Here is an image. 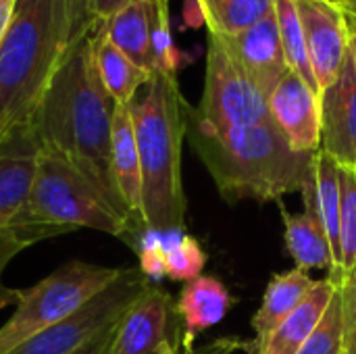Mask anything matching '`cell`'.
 <instances>
[{"instance_id":"cell-1","label":"cell","mask_w":356,"mask_h":354,"mask_svg":"<svg viewBox=\"0 0 356 354\" xmlns=\"http://www.w3.org/2000/svg\"><path fill=\"white\" fill-rule=\"evenodd\" d=\"M94 23L79 35L56 69L35 108L31 125L42 148L69 161L129 221L111 171L115 102L102 86L94 63Z\"/></svg>"},{"instance_id":"cell-2","label":"cell","mask_w":356,"mask_h":354,"mask_svg":"<svg viewBox=\"0 0 356 354\" xmlns=\"http://www.w3.org/2000/svg\"><path fill=\"white\" fill-rule=\"evenodd\" d=\"M90 0H17L0 40V144L31 125L56 69L94 23Z\"/></svg>"},{"instance_id":"cell-3","label":"cell","mask_w":356,"mask_h":354,"mask_svg":"<svg viewBox=\"0 0 356 354\" xmlns=\"http://www.w3.org/2000/svg\"><path fill=\"white\" fill-rule=\"evenodd\" d=\"M188 138L227 202H280L313 182V154L294 152L273 121L211 125L188 111Z\"/></svg>"},{"instance_id":"cell-4","label":"cell","mask_w":356,"mask_h":354,"mask_svg":"<svg viewBox=\"0 0 356 354\" xmlns=\"http://www.w3.org/2000/svg\"><path fill=\"white\" fill-rule=\"evenodd\" d=\"M142 167L144 223L152 232H186L181 144L190 104L177 75L154 71L129 104Z\"/></svg>"},{"instance_id":"cell-5","label":"cell","mask_w":356,"mask_h":354,"mask_svg":"<svg viewBox=\"0 0 356 354\" xmlns=\"http://www.w3.org/2000/svg\"><path fill=\"white\" fill-rule=\"evenodd\" d=\"M75 230H96L138 248L127 217L69 161L40 148L29 198L4 234L27 248Z\"/></svg>"},{"instance_id":"cell-6","label":"cell","mask_w":356,"mask_h":354,"mask_svg":"<svg viewBox=\"0 0 356 354\" xmlns=\"http://www.w3.org/2000/svg\"><path fill=\"white\" fill-rule=\"evenodd\" d=\"M121 273L123 269L115 267L67 261L38 284L19 288L17 309L0 328V354L13 353L29 338L71 317L117 282Z\"/></svg>"},{"instance_id":"cell-7","label":"cell","mask_w":356,"mask_h":354,"mask_svg":"<svg viewBox=\"0 0 356 354\" xmlns=\"http://www.w3.org/2000/svg\"><path fill=\"white\" fill-rule=\"evenodd\" d=\"M148 284L150 282L140 269H123L117 282L71 317L40 332L8 354H73L86 348L96 338L119 325L125 311Z\"/></svg>"},{"instance_id":"cell-8","label":"cell","mask_w":356,"mask_h":354,"mask_svg":"<svg viewBox=\"0 0 356 354\" xmlns=\"http://www.w3.org/2000/svg\"><path fill=\"white\" fill-rule=\"evenodd\" d=\"M192 115L211 125H257L271 121L267 96L252 83L217 35H209L204 92Z\"/></svg>"},{"instance_id":"cell-9","label":"cell","mask_w":356,"mask_h":354,"mask_svg":"<svg viewBox=\"0 0 356 354\" xmlns=\"http://www.w3.org/2000/svg\"><path fill=\"white\" fill-rule=\"evenodd\" d=\"M309 58L319 90L323 92L350 54V25L346 10L332 0H294Z\"/></svg>"},{"instance_id":"cell-10","label":"cell","mask_w":356,"mask_h":354,"mask_svg":"<svg viewBox=\"0 0 356 354\" xmlns=\"http://www.w3.org/2000/svg\"><path fill=\"white\" fill-rule=\"evenodd\" d=\"M269 117L294 152L313 154L321 146L319 94L294 71H288L267 96Z\"/></svg>"},{"instance_id":"cell-11","label":"cell","mask_w":356,"mask_h":354,"mask_svg":"<svg viewBox=\"0 0 356 354\" xmlns=\"http://www.w3.org/2000/svg\"><path fill=\"white\" fill-rule=\"evenodd\" d=\"M321 146L340 167H356V65L348 54L338 77L321 92Z\"/></svg>"},{"instance_id":"cell-12","label":"cell","mask_w":356,"mask_h":354,"mask_svg":"<svg viewBox=\"0 0 356 354\" xmlns=\"http://www.w3.org/2000/svg\"><path fill=\"white\" fill-rule=\"evenodd\" d=\"M175 315V303L169 292L156 284H148L121 317L111 354H159L169 338Z\"/></svg>"},{"instance_id":"cell-13","label":"cell","mask_w":356,"mask_h":354,"mask_svg":"<svg viewBox=\"0 0 356 354\" xmlns=\"http://www.w3.org/2000/svg\"><path fill=\"white\" fill-rule=\"evenodd\" d=\"M217 38L265 96H269L282 77L290 71L275 10L236 35Z\"/></svg>"},{"instance_id":"cell-14","label":"cell","mask_w":356,"mask_h":354,"mask_svg":"<svg viewBox=\"0 0 356 354\" xmlns=\"http://www.w3.org/2000/svg\"><path fill=\"white\" fill-rule=\"evenodd\" d=\"M40 140L33 125L17 129L0 144V232L4 234L23 211L40 156Z\"/></svg>"},{"instance_id":"cell-15","label":"cell","mask_w":356,"mask_h":354,"mask_svg":"<svg viewBox=\"0 0 356 354\" xmlns=\"http://www.w3.org/2000/svg\"><path fill=\"white\" fill-rule=\"evenodd\" d=\"M111 171L119 198L136 230L138 244L148 232L142 209V167L129 104H115L111 134Z\"/></svg>"},{"instance_id":"cell-16","label":"cell","mask_w":356,"mask_h":354,"mask_svg":"<svg viewBox=\"0 0 356 354\" xmlns=\"http://www.w3.org/2000/svg\"><path fill=\"white\" fill-rule=\"evenodd\" d=\"M171 0H131L113 17L100 19L108 40L125 52L140 69L154 73V33L159 21L169 13Z\"/></svg>"},{"instance_id":"cell-17","label":"cell","mask_w":356,"mask_h":354,"mask_svg":"<svg viewBox=\"0 0 356 354\" xmlns=\"http://www.w3.org/2000/svg\"><path fill=\"white\" fill-rule=\"evenodd\" d=\"M234 303L236 300L229 294L227 286L213 275H200L194 282H188L175 303V315L181 323L184 353L192 354L194 340L204 330L221 323Z\"/></svg>"},{"instance_id":"cell-18","label":"cell","mask_w":356,"mask_h":354,"mask_svg":"<svg viewBox=\"0 0 356 354\" xmlns=\"http://www.w3.org/2000/svg\"><path fill=\"white\" fill-rule=\"evenodd\" d=\"M305 202L313 204L330 248L334 267L327 277L336 286L342 282V248H340V165L323 150H317L313 156V182L302 190Z\"/></svg>"},{"instance_id":"cell-19","label":"cell","mask_w":356,"mask_h":354,"mask_svg":"<svg viewBox=\"0 0 356 354\" xmlns=\"http://www.w3.org/2000/svg\"><path fill=\"white\" fill-rule=\"evenodd\" d=\"M315 282L309 277V273L298 267L286 273L271 275L267 290L263 294V303L252 317L254 340L250 342V346H261L300 307V303L307 298Z\"/></svg>"},{"instance_id":"cell-20","label":"cell","mask_w":356,"mask_h":354,"mask_svg":"<svg viewBox=\"0 0 356 354\" xmlns=\"http://www.w3.org/2000/svg\"><path fill=\"white\" fill-rule=\"evenodd\" d=\"M338 286L332 277L315 282L313 290L300 303V307L257 348L252 354H298L302 344L309 340L321 317L325 315L330 303L334 300Z\"/></svg>"},{"instance_id":"cell-21","label":"cell","mask_w":356,"mask_h":354,"mask_svg":"<svg viewBox=\"0 0 356 354\" xmlns=\"http://www.w3.org/2000/svg\"><path fill=\"white\" fill-rule=\"evenodd\" d=\"M277 204L284 217V242L296 267L302 271H311V269L332 271L334 267L332 248L313 204L305 202L302 213H290L282 204V200Z\"/></svg>"},{"instance_id":"cell-22","label":"cell","mask_w":356,"mask_h":354,"mask_svg":"<svg viewBox=\"0 0 356 354\" xmlns=\"http://www.w3.org/2000/svg\"><path fill=\"white\" fill-rule=\"evenodd\" d=\"M92 48H94V63L102 86L106 88L108 96L115 104H131L140 88L150 79V73L140 69L125 52H121L104 33L100 19L94 23L92 31Z\"/></svg>"},{"instance_id":"cell-23","label":"cell","mask_w":356,"mask_h":354,"mask_svg":"<svg viewBox=\"0 0 356 354\" xmlns=\"http://www.w3.org/2000/svg\"><path fill=\"white\" fill-rule=\"evenodd\" d=\"M211 35H236L275 10V0H194Z\"/></svg>"},{"instance_id":"cell-24","label":"cell","mask_w":356,"mask_h":354,"mask_svg":"<svg viewBox=\"0 0 356 354\" xmlns=\"http://www.w3.org/2000/svg\"><path fill=\"white\" fill-rule=\"evenodd\" d=\"M275 15H277L282 46H284V54H286V63H288L290 71H294L298 77H302L321 96V90L317 86L313 65L309 58L307 40H305L302 25L298 19L296 2L294 0H275Z\"/></svg>"},{"instance_id":"cell-25","label":"cell","mask_w":356,"mask_h":354,"mask_svg":"<svg viewBox=\"0 0 356 354\" xmlns=\"http://www.w3.org/2000/svg\"><path fill=\"white\" fill-rule=\"evenodd\" d=\"M167 250V277L173 282H194L202 275L207 265V255L196 238L186 232H165L163 234Z\"/></svg>"},{"instance_id":"cell-26","label":"cell","mask_w":356,"mask_h":354,"mask_svg":"<svg viewBox=\"0 0 356 354\" xmlns=\"http://www.w3.org/2000/svg\"><path fill=\"white\" fill-rule=\"evenodd\" d=\"M340 248L344 277L356 261V173L350 167H340Z\"/></svg>"},{"instance_id":"cell-27","label":"cell","mask_w":356,"mask_h":354,"mask_svg":"<svg viewBox=\"0 0 356 354\" xmlns=\"http://www.w3.org/2000/svg\"><path fill=\"white\" fill-rule=\"evenodd\" d=\"M298 354H344V315L338 292Z\"/></svg>"},{"instance_id":"cell-28","label":"cell","mask_w":356,"mask_h":354,"mask_svg":"<svg viewBox=\"0 0 356 354\" xmlns=\"http://www.w3.org/2000/svg\"><path fill=\"white\" fill-rule=\"evenodd\" d=\"M138 257H140V271L150 284H156L163 277H167V250L161 232L148 230L142 236L138 244Z\"/></svg>"},{"instance_id":"cell-29","label":"cell","mask_w":356,"mask_h":354,"mask_svg":"<svg viewBox=\"0 0 356 354\" xmlns=\"http://www.w3.org/2000/svg\"><path fill=\"white\" fill-rule=\"evenodd\" d=\"M344 315V354H356V261L338 286Z\"/></svg>"},{"instance_id":"cell-30","label":"cell","mask_w":356,"mask_h":354,"mask_svg":"<svg viewBox=\"0 0 356 354\" xmlns=\"http://www.w3.org/2000/svg\"><path fill=\"white\" fill-rule=\"evenodd\" d=\"M25 246L19 244L17 240H13L8 234H2L0 232V311L10 307V305H17L19 303V288H8L2 284V273L6 269V265L23 250Z\"/></svg>"},{"instance_id":"cell-31","label":"cell","mask_w":356,"mask_h":354,"mask_svg":"<svg viewBox=\"0 0 356 354\" xmlns=\"http://www.w3.org/2000/svg\"><path fill=\"white\" fill-rule=\"evenodd\" d=\"M131 0H90V10L96 19H108L113 17L119 8H123Z\"/></svg>"},{"instance_id":"cell-32","label":"cell","mask_w":356,"mask_h":354,"mask_svg":"<svg viewBox=\"0 0 356 354\" xmlns=\"http://www.w3.org/2000/svg\"><path fill=\"white\" fill-rule=\"evenodd\" d=\"M115 330L106 332L104 336L96 338L92 344H88L86 348H81V351H77V353L73 354H111V346H113V340H115Z\"/></svg>"},{"instance_id":"cell-33","label":"cell","mask_w":356,"mask_h":354,"mask_svg":"<svg viewBox=\"0 0 356 354\" xmlns=\"http://www.w3.org/2000/svg\"><path fill=\"white\" fill-rule=\"evenodd\" d=\"M15 2L17 0H0V40L13 19V10H15Z\"/></svg>"},{"instance_id":"cell-34","label":"cell","mask_w":356,"mask_h":354,"mask_svg":"<svg viewBox=\"0 0 356 354\" xmlns=\"http://www.w3.org/2000/svg\"><path fill=\"white\" fill-rule=\"evenodd\" d=\"M159 354H179L177 346H175V340H167V342H163V344H161V348H159Z\"/></svg>"},{"instance_id":"cell-35","label":"cell","mask_w":356,"mask_h":354,"mask_svg":"<svg viewBox=\"0 0 356 354\" xmlns=\"http://www.w3.org/2000/svg\"><path fill=\"white\" fill-rule=\"evenodd\" d=\"M348 25H350V54H353V61L356 65V23L348 21Z\"/></svg>"},{"instance_id":"cell-36","label":"cell","mask_w":356,"mask_h":354,"mask_svg":"<svg viewBox=\"0 0 356 354\" xmlns=\"http://www.w3.org/2000/svg\"><path fill=\"white\" fill-rule=\"evenodd\" d=\"M332 2L340 4L342 8H350V6H355L356 4V0H332Z\"/></svg>"},{"instance_id":"cell-37","label":"cell","mask_w":356,"mask_h":354,"mask_svg":"<svg viewBox=\"0 0 356 354\" xmlns=\"http://www.w3.org/2000/svg\"><path fill=\"white\" fill-rule=\"evenodd\" d=\"M344 10H346V17H348V21L356 23V4L355 6H350V8H344Z\"/></svg>"},{"instance_id":"cell-38","label":"cell","mask_w":356,"mask_h":354,"mask_svg":"<svg viewBox=\"0 0 356 354\" xmlns=\"http://www.w3.org/2000/svg\"><path fill=\"white\" fill-rule=\"evenodd\" d=\"M355 173H356V167H355Z\"/></svg>"}]
</instances>
